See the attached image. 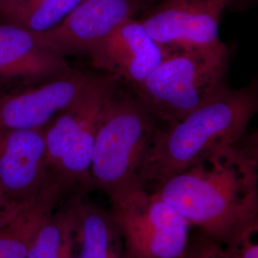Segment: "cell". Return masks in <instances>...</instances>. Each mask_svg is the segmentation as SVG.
Wrapping results in <instances>:
<instances>
[{"label": "cell", "instance_id": "1", "mask_svg": "<svg viewBox=\"0 0 258 258\" xmlns=\"http://www.w3.org/2000/svg\"><path fill=\"white\" fill-rule=\"evenodd\" d=\"M190 226L222 245L258 228L256 135L218 148L157 184Z\"/></svg>", "mask_w": 258, "mask_h": 258}, {"label": "cell", "instance_id": "2", "mask_svg": "<svg viewBox=\"0 0 258 258\" xmlns=\"http://www.w3.org/2000/svg\"><path fill=\"white\" fill-rule=\"evenodd\" d=\"M258 109L256 82L219 92L165 130L158 129L140 172V182L157 184L183 172L218 148L247 134Z\"/></svg>", "mask_w": 258, "mask_h": 258}, {"label": "cell", "instance_id": "3", "mask_svg": "<svg viewBox=\"0 0 258 258\" xmlns=\"http://www.w3.org/2000/svg\"><path fill=\"white\" fill-rule=\"evenodd\" d=\"M159 127L146 105L117 89L100 114L90 167L91 189L111 196L142 184L140 172Z\"/></svg>", "mask_w": 258, "mask_h": 258}, {"label": "cell", "instance_id": "4", "mask_svg": "<svg viewBox=\"0 0 258 258\" xmlns=\"http://www.w3.org/2000/svg\"><path fill=\"white\" fill-rule=\"evenodd\" d=\"M228 62L226 45L171 50L134 91L154 117L171 125L227 86Z\"/></svg>", "mask_w": 258, "mask_h": 258}, {"label": "cell", "instance_id": "5", "mask_svg": "<svg viewBox=\"0 0 258 258\" xmlns=\"http://www.w3.org/2000/svg\"><path fill=\"white\" fill-rule=\"evenodd\" d=\"M120 78L106 74L43 129L49 176L72 191L91 189L90 167L100 114L119 88Z\"/></svg>", "mask_w": 258, "mask_h": 258}, {"label": "cell", "instance_id": "6", "mask_svg": "<svg viewBox=\"0 0 258 258\" xmlns=\"http://www.w3.org/2000/svg\"><path fill=\"white\" fill-rule=\"evenodd\" d=\"M109 198L127 257L184 258L190 224L156 190L137 184Z\"/></svg>", "mask_w": 258, "mask_h": 258}, {"label": "cell", "instance_id": "7", "mask_svg": "<svg viewBox=\"0 0 258 258\" xmlns=\"http://www.w3.org/2000/svg\"><path fill=\"white\" fill-rule=\"evenodd\" d=\"M229 0H165L140 19L153 40L170 50L225 46L219 37Z\"/></svg>", "mask_w": 258, "mask_h": 258}, {"label": "cell", "instance_id": "8", "mask_svg": "<svg viewBox=\"0 0 258 258\" xmlns=\"http://www.w3.org/2000/svg\"><path fill=\"white\" fill-rule=\"evenodd\" d=\"M96 79L97 76L71 68L36 86L0 94V127L44 129L77 102Z\"/></svg>", "mask_w": 258, "mask_h": 258}, {"label": "cell", "instance_id": "9", "mask_svg": "<svg viewBox=\"0 0 258 258\" xmlns=\"http://www.w3.org/2000/svg\"><path fill=\"white\" fill-rule=\"evenodd\" d=\"M47 181L43 129L0 127V189L13 210L33 203Z\"/></svg>", "mask_w": 258, "mask_h": 258}, {"label": "cell", "instance_id": "10", "mask_svg": "<svg viewBox=\"0 0 258 258\" xmlns=\"http://www.w3.org/2000/svg\"><path fill=\"white\" fill-rule=\"evenodd\" d=\"M138 0H83L58 26L37 34L55 54L88 55L116 28L134 19Z\"/></svg>", "mask_w": 258, "mask_h": 258}, {"label": "cell", "instance_id": "11", "mask_svg": "<svg viewBox=\"0 0 258 258\" xmlns=\"http://www.w3.org/2000/svg\"><path fill=\"white\" fill-rule=\"evenodd\" d=\"M170 52L151 38L140 19H129L95 47L89 55L94 68L117 76L135 89Z\"/></svg>", "mask_w": 258, "mask_h": 258}, {"label": "cell", "instance_id": "12", "mask_svg": "<svg viewBox=\"0 0 258 258\" xmlns=\"http://www.w3.org/2000/svg\"><path fill=\"white\" fill-rule=\"evenodd\" d=\"M70 69L65 57L48 49L37 34L0 21V86L34 85Z\"/></svg>", "mask_w": 258, "mask_h": 258}, {"label": "cell", "instance_id": "13", "mask_svg": "<svg viewBox=\"0 0 258 258\" xmlns=\"http://www.w3.org/2000/svg\"><path fill=\"white\" fill-rule=\"evenodd\" d=\"M73 194L58 180L48 177L37 199L0 222V258H26L41 226L63 198Z\"/></svg>", "mask_w": 258, "mask_h": 258}, {"label": "cell", "instance_id": "14", "mask_svg": "<svg viewBox=\"0 0 258 258\" xmlns=\"http://www.w3.org/2000/svg\"><path fill=\"white\" fill-rule=\"evenodd\" d=\"M77 195L79 258H128L119 226L110 211Z\"/></svg>", "mask_w": 258, "mask_h": 258}, {"label": "cell", "instance_id": "15", "mask_svg": "<svg viewBox=\"0 0 258 258\" xmlns=\"http://www.w3.org/2000/svg\"><path fill=\"white\" fill-rule=\"evenodd\" d=\"M76 191L63 198L41 226L26 258H79Z\"/></svg>", "mask_w": 258, "mask_h": 258}, {"label": "cell", "instance_id": "16", "mask_svg": "<svg viewBox=\"0 0 258 258\" xmlns=\"http://www.w3.org/2000/svg\"><path fill=\"white\" fill-rule=\"evenodd\" d=\"M83 0H32L0 18V21L43 34L58 26Z\"/></svg>", "mask_w": 258, "mask_h": 258}, {"label": "cell", "instance_id": "17", "mask_svg": "<svg viewBox=\"0 0 258 258\" xmlns=\"http://www.w3.org/2000/svg\"><path fill=\"white\" fill-rule=\"evenodd\" d=\"M184 258H233L222 244L201 233L189 239Z\"/></svg>", "mask_w": 258, "mask_h": 258}, {"label": "cell", "instance_id": "18", "mask_svg": "<svg viewBox=\"0 0 258 258\" xmlns=\"http://www.w3.org/2000/svg\"><path fill=\"white\" fill-rule=\"evenodd\" d=\"M257 231L258 228L244 231L239 236L223 246L229 250L233 258H258Z\"/></svg>", "mask_w": 258, "mask_h": 258}, {"label": "cell", "instance_id": "19", "mask_svg": "<svg viewBox=\"0 0 258 258\" xmlns=\"http://www.w3.org/2000/svg\"><path fill=\"white\" fill-rule=\"evenodd\" d=\"M32 0H0V18L19 9Z\"/></svg>", "mask_w": 258, "mask_h": 258}, {"label": "cell", "instance_id": "20", "mask_svg": "<svg viewBox=\"0 0 258 258\" xmlns=\"http://www.w3.org/2000/svg\"><path fill=\"white\" fill-rule=\"evenodd\" d=\"M0 212L7 213V214H13V213L17 212L16 211H14L13 208L10 206V204L8 203L7 199L5 198L1 189H0Z\"/></svg>", "mask_w": 258, "mask_h": 258}, {"label": "cell", "instance_id": "21", "mask_svg": "<svg viewBox=\"0 0 258 258\" xmlns=\"http://www.w3.org/2000/svg\"><path fill=\"white\" fill-rule=\"evenodd\" d=\"M2 87H3V86H0V94H2V93L4 92L3 89H2Z\"/></svg>", "mask_w": 258, "mask_h": 258}, {"label": "cell", "instance_id": "22", "mask_svg": "<svg viewBox=\"0 0 258 258\" xmlns=\"http://www.w3.org/2000/svg\"><path fill=\"white\" fill-rule=\"evenodd\" d=\"M230 1H231V0H229V2H230Z\"/></svg>", "mask_w": 258, "mask_h": 258}]
</instances>
